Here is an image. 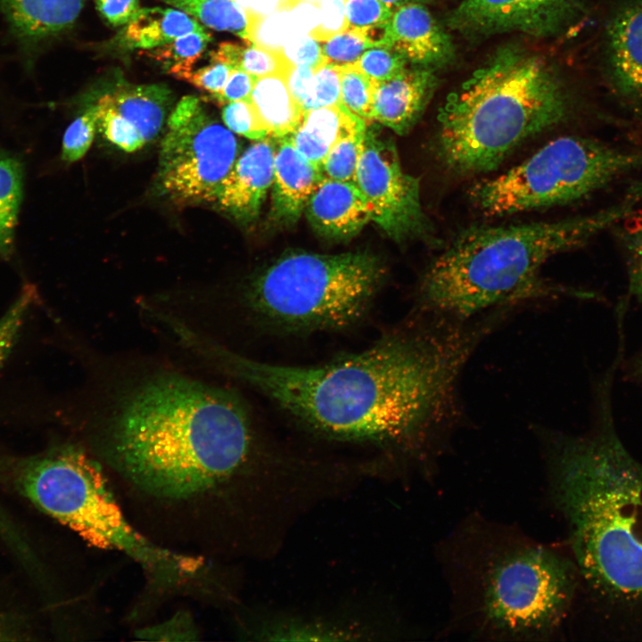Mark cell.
<instances>
[{"label": "cell", "mask_w": 642, "mask_h": 642, "mask_svg": "<svg viewBox=\"0 0 642 642\" xmlns=\"http://www.w3.org/2000/svg\"><path fill=\"white\" fill-rule=\"evenodd\" d=\"M421 314L416 328L322 366L259 362L207 342L202 354L323 434L422 449L457 420L460 375L490 330Z\"/></svg>", "instance_id": "6da1fadb"}, {"label": "cell", "mask_w": 642, "mask_h": 642, "mask_svg": "<svg viewBox=\"0 0 642 642\" xmlns=\"http://www.w3.org/2000/svg\"><path fill=\"white\" fill-rule=\"evenodd\" d=\"M604 400L589 433L552 440V492L599 633L642 640V462Z\"/></svg>", "instance_id": "7a4b0ae2"}, {"label": "cell", "mask_w": 642, "mask_h": 642, "mask_svg": "<svg viewBox=\"0 0 642 642\" xmlns=\"http://www.w3.org/2000/svg\"><path fill=\"white\" fill-rule=\"evenodd\" d=\"M116 464L157 496L191 497L237 473L253 437L242 401L180 375H156L134 389L109 424Z\"/></svg>", "instance_id": "3957f363"}, {"label": "cell", "mask_w": 642, "mask_h": 642, "mask_svg": "<svg viewBox=\"0 0 642 642\" xmlns=\"http://www.w3.org/2000/svg\"><path fill=\"white\" fill-rule=\"evenodd\" d=\"M630 210L626 203L558 221L466 228L426 269L418 292L421 313L465 321L564 293L542 279V266L584 244Z\"/></svg>", "instance_id": "277c9868"}, {"label": "cell", "mask_w": 642, "mask_h": 642, "mask_svg": "<svg viewBox=\"0 0 642 642\" xmlns=\"http://www.w3.org/2000/svg\"><path fill=\"white\" fill-rule=\"evenodd\" d=\"M567 108L540 59L505 50L447 98L438 115L437 156L456 175L489 172L521 143L562 121Z\"/></svg>", "instance_id": "5b68a950"}, {"label": "cell", "mask_w": 642, "mask_h": 642, "mask_svg": "<svg viewBox=\"0 0 642 642\" xmlns=\"http://www.w3.org/2000/svg\"><path fill=\"white\" fill-rule=\"evenodd\" d=\"M23 494L39 509L101 548L118 549L167 580L193 576L198 557L163 549L127 521L100 466L69 448L29 460L18 476Z\"/></svg>", "instance_id": "8992f818"}, {"label": "cell", "mask_w": 642, "mask_h": 642, "mask_svg": "<svg viewBox=\"0 0 642 642\" xmlns=\"http://www.w3.org/2000/svg\"><path fill=\"white\" fill-rule=\"evenodd\" d=\"M384 274L365 252H298L279 259L252 282L249 308L291 329H334L364 316Z\"/></svg>", "instance_id": "52a82bcc"}, {"label": "cell", "mask_w": 642, "mask_h": 642, "mask_svg": "<svg viewBox=\"0 0 642 642\" xmlns=\"http://www.w3.org/2000/svg\"><path fill=\"white\" fill-rule=\"evenodd\" d=\"M642 166V152L587 137L556 138L531 158L468 193L484 215L501 217L569 203Z\"/></svg>", "instance_id": "ba28073f"}, {"label": "cell", "mask_w": 642, "mask_h": 642, "mask_svg": "<svg viewBox=\"0 0 642 642\" xmlns=\"http://www.w3.org/2000/svg\"><path fill=\"white\" fill-rule=\"evenodd\" d=\"M478 618L483 630L512 638L550 635L565 620L578 593L574 563L531 545L497 552L480 575Z\"/></svg>", "instance_id": "9c48e42d"}, {"label": "cell", "mask_w": 642, "mask_h": 642, "mask_svg": "<svg viewBox=\"0 0 642 642\" xmlns=\"http://www.w3.org/2000/svg\"><path fill=\"white\" fill-rule=\"evenodd\" d=\"M238 151L234 133L210 115L198 97H183L167 119L160 144V193L180 205L216 202Z\"/></svg>", "instance_id": "30bf717a"}, {"label": "cell", "mask_w": 642, "mask_h": 642, "mask_svg": "<svg viewBox=\"0 0 642 642\" xmlns=\"http://www.w3.org/2000/svg\"><path fill=\"white\" fill-rule=\"evenodd\" d=\"M354 183L367 202L371 220L390 237L399 242L433 239L419 180L403 170L391 139L368 125Z\"/></svg>", "instance_id": "8fae6325"}, {"label": "cell", "mask_w": 642, "mask_h": 642, "mask_svg": "<svg viewBox=\"0 0 642 642\" xmlns=\"http://www.w3.org/2000/svg\"><path fill=\"white\" fill-rule=\"evenodd\" d=\"M96 104L98 127L105 138L132 152L160 133L172 104V93L160 84L121 85Z\"/></svg>", "instance_id": "7c38bea8"}, {"label": "cell", "mask_w": 642, "mask_h": 642, "mask_svg": "<svg viewBox=\"0 0 642 642\" xmlns=\"http://www.w3.org/2000/svg\"><path fill=\"white\" fill-rule=\"evenodd\" d=\"M572 7L573 0H462L449 15V24L470 34L541 35L558 29Z\"/></svg>", "instance_id": "4fadbf2b"}, {"label": "cell", "mask_w": 642, "mask_h": 642, "mask_svg": "<svg viewBox=\"0 0 642 642\" xmlns=\"http://www.w3.org/2000/svg\"><path fill=\"white\" fill-rule=\"evenodd\" d=\"M378 46L390 47L407 62L431 69L448 63L454 56L449 35L424 4L411 3L392 10Z\"/></svg>", "instance_id": "5bb4252c"}, {"label": "cell", "mask_w": 642, "mask_h": 642, "mask_svg": "<svg viewBox=\"0 0 642 642\" xmlns=\"http://www.w3.org/2000/svg\"><path fill=\"white\" fill-rule=\"evenodd\" d=\"M272 139L268 137L249 146L221 184L216 202L237 219L255 218L272 185L276 149Z\"/></svg>", "instance_id": "9a60e30c"}, {"label": "cell", "mask_w": 642, "mask_h": 642, "mask_svg": "<svg viewBox=\"0 0 642 642\" xmlns=\"http://www.w3.org/2000/svg\"><path fill=\"white\" fill-rule=\"evenodd\" d=\"M607 63L614 88L642 108V0H630L610 21Z\"/></svg>", "instance_id": "2e32d148"}, {"label": "cell", "mask_w": 642, "mask_h": 642, "mask_svg": "<svg viewBox=\"0 0 642 642\" xmlns=\"http://www.w3.org/2000/svg\"><path fill=\"white\" fill-rule=\"evenodd\" d=\"M305 210L314 229L332 239L354 236L371 220L367 202L354 182L323 178Z\"/></svg>", "instance_id": "e0dca14e"}, {"label": "cell", "mask_w": 642, "mask_h": 642, "mask_svg": "<svg viewBox=\"0 0 642 642\" xmlns=\"http://www.w3.org/2000/svg\"><path fill=\"white\" fill-rule=\"evenodd\" d=\"M435 86L431 69L406 68L393 78L376 84L373 120L399 135L407 134L418 121Z\"/></svg>", "instance_id": "ac0fdd59"}, {"label": "cell", "mask_w": 642, "mask_h": 642, "mask_svg": "<svg viewBox=\"0 0 642 642\" xmlns=\"http://www.w3.org/2000/svg\"><path fill=\"white\" fill-rule=\"evenodd\" d=\"M272 183V211L278 221L298 220L324 178L320 169L302 155L289 136L277 139Z\"/></svg>", "instance_id": "d6986e66"}, {"label": "cell", "mask_w": 642, "mask_h": 642, "mask_svg": "<svg viewBox=\"0 0 642 642\" xmlns=\"http://www.w3.org/2000/svg\"><path fill=\"white\" fill-rule=\"evenodd\" d=\"M367 122L342 103L309 111L289 136L295 148L320 169L326 154L343 138L362 133Z\"/></svg>", "instance_id": "ffe728a7"}, {"label": "cell", "mask_w": 642, "mask_h": 642, "mask_svg": "<svg viewBox=\"0 0 642 642\" xmlns=\"http://www.w3.org/2000/svg\"><path fill=\"white\" fill-rule=\"evenodd\" d=\"M83 0H0V9L14 34L29 43L40 42L70 27Z\"/></svg>", "instance_id": "44dd1931"}, {"label": "cell", "mask_w": 642, "mask_h": 642, "mask_svg": "<svg viewBox=\"0 0 642 642\" xmlns=\"http://www.w3.org/2000/svg\"><path fill=\"white\" fill-rule=\"evenodd\" d=\"M249 99L273 139L290 136L303 119L305 112L291 94L285 77L257 78Z\"/></svg>", "instance_id": "7402d4cb"}, {"label": "cell", "mask_w": 642, "mask_h": 642, "mask_svg": "<svg viewBox=\"0 0 642 642\" xmlns=\"http://www.w3.org/2000/svg\"><path fill=\"white\" fill-rule=\"evenodd\" d=\"M204 28L181 10L160 7L139 9L127 23L123 43L129 48L152 49Z\"/></svg>", "instance_id": "603a6c76"}, {"label": "cell", "mask_w": 642, "mask_h": 642, "mask_svg": "<svg viewBox=\"0 0 642 642\" xmlns=\"http://www.w3.org/2000/svg\"><path fill=\"white\" fill-rule=\"evenodd\" d=\"M193 16L207 27L227 31L245 43H259L258 32L261 17L252 8H245L235 0H164Z\"/></svg>", "instance_id": "cb8c5ba5"}, {"label": "cell", "mask_w": 642, "mask_h": 642, "mask_svg": "<svg viewBox=\"0 0 642 642\" xmlns=\"http://www.w3.org/2000/svg\"><path fill=\"white\" fill-rule=\"evenodd\" d=\"M210 58L213 62H222L232 69L242 70L256 78L268 76L286 78L292 66L284 50L268 47L260 43L244 46L224 42L210 53Z\"/></svg>", "instance_id": "d4e9b609"}, {"label": "cell", "mask_w": 642, "mask_h": 642, "mask_svg": "<svg viewBox=\"0 0 642 642\" xmlns=\"http://www.w3.org/2000/svg\"><path fill=\"white\" fill-rule=\"evenodd\" d=\"M22 187V164L14 156L0 150V257L2 258H9L13 251Z\"/></svg>", "instance_id": "484cf974"}, {"label": "cell", "mask_w": 642, "mask_h": 642, "mask_svg": "<svg viewBox=\"0 0 642 642\" xmlns=\"http://www.w3.org/2000/svg\"><path fill=\"white\" fill-rule=\"evenodd\" d=\"M210 41L211 35L206 30L191 32L150 49L149 55L170 74L186 80Z\"/></svg>", "instance_id": "4316f807"}, {"label": "cell", "mask_w": 642, "mask_h": 642, "mask_svg": "<svg viewBox=\"0 0 642 642\" xmlns=\"http://www.w3.org/2000/svg\"><path fill=\"white\" fill-rule=\"evenodd\" d=\"M342 29L364 35L378 46L389 22L392 9L380 0H343Z\"/></svg>", "instance_id": "83f0119b"}, {"label": "cell", "mask_w": 642, "mask_h": 642, "mask_svg": "<svg viewBox=\"0 0 642 642\" xmlns=\"http://www.w3.org/2000/svg\"><path fill=\"white\" fill-rule=\"evenodd\" d=\"M374 84L354 65L340 67V101L367 123L373 120Z\"/></svg>", "instance_id": "f1b7e54d"}, {"label": "cell", "mask_w": 642, "mask_h": 642, "mask_svg": "<svg viewBox=\"0 0 642 642\" xmlns=\"http://www.w3.org/2000/svg\"><path fill=\"white\" fill-rule=\"evenodd\" d=\"M365 133L343 138L332 147L320 165L324 178L354 182Z\"/></svg>", "instance_id": "f546056e"}, {"label": "cell", "mask_w": 642, "mask_h": 642, "mask_svg": "<svg viewBox=\"0 0 642 642\" xmlns=\"http://www.w3.org/2000/svg\"><path fill=\"white\" fill-rule=\"evenodd\" d=\"M319 43L324 65L338 67L354 64L366 49L374 46L364 35L349 29L338 30Z\"/></svg>", "instance_id": "4dcf8cb0"}, {"label": "cell", "mask_w": 642, "mask_h": 642, "mask_svg": "<svg viewBox=\"0 0 642 642\" xmlns=\"http://www.w3.org/2000/svg\"><path fill=\"white\" fill-rule=\"evenodd\" d=\"M98 127V107L95 104L77 117L67 128L62 144V159L66 162L80 160L89 150Z\"/></svg>", "instance_id": "1f68e13d"}, {"label": "cell", "mask_w": 642, "mask_h": 642, "mask_svg": "<svg viewBox=\"0 0 642 642\" xmlns=\"http://www.w3.org/2000/svg\"><path fill=\"white\" fill-rule=\"evenodd\" d=\"M407 61L395 50L387 46L366 49L354 65L374 84L388 81L407 67Z\"/></svg>", "instance_id": "d6a6232c"}, {"label": "cell", "mask_w": 642, "mask_h": 642, "mask_svg": "<svg viewBox=\"0 0 642 642\" xmlns=\"http://www.w3.org/2000/svg\"><path fill=\"white\" fill-rule=\"evenodd\" d=\"M339 103L340 67L323 65L314 71L301 109L307 112Z\"/></svg>", "instance_id": "836d02e7"}, {"label": "cell", "mask_w": 642, "mask_h": 642, "mask_svg": "<svg viewBox=\"0 0 642 642\" xmlns=\"http://www.w3.org/2000/svg\"><path fill=\"white\" fill-rule=\"evenodd\" d=\"M225 126L233 133L251 140H263L268 134L250 99L225 104L222 110Z\"/></svg>", "instance_id": "e575fe53"}, {"label": "cell", "mask_w": 642, "mask_h": 642, "mask_svg": "<svg viewBox=\"0 0 642 642\" xmlns=\"http://www.w3.org/2000/svg\"><path fill=\"white\" fill-rule=\"evenodd\" d=\"M35 297V288L31 285H27L12 306L0 319V366L10 353L25 314Z\"/></svg>", "instance_id": "d590c367"}, {"label": "cell", "mask_w": 642, "mask_h": 642, "mask_svg": "<svg viewBox=\"0 0 642 642\" xmlns=\"http://www.w3.org/2000/svg\"><path fill=\"white\" fill-rule=\"evenodd\" d=\"M144 640L193 641L198 639L199 631L189 613L179 612L161 623L143 628L136 632Z\"/></svg>", "instance_id": "8d00e7d4"}, {"label": "cell", "mask_w": 642, "mask_h": 642, "mask_svg": "<svg viewBox=\"0 0 642 642\" xmlns=\"http://www.w3.org/2000/svg\"><path fill=\"white\" fill-rule=\"evenodd\" d=\"M256 80L255 77L242 70L232 69L222 90L211 96L221 105L235 101L248 100Z\"/></svg>", "instance_id": "74e56055"}, {"label": "cell", "mask_w": 642, "mask_h": 642, "mask_svg": "<svg viewBox=\"0 0 642 642\" xmlns=\"http://www.w3.org/2000/svg\"><path fill=\"white\" fill-rule=\"evenodd\" d=\"M231 70L232 68L225 63L213 62L195 72L192 71L186 80L199 89L213 95L222 90Z\"/></svg>", "instance_id": "f35d334b"}, {"label": "cell", "mask_w": 642, "mask_h": 642, "mask_svg": "<svg viewBox=\"0 0 642 642\" xmlns=\"http://www.w3.org/2000/svg\"><path fill=\"white\" fill-rule=\"evenodd\" d=\"M102 16L111 24L128 23L139 10V0H95Z\"/></svg>", "instance_id": "ab89813d"}, {"label": "cell", "mask_w": 642, "mask_h": 642, "mask_svg": "<svg viewBox=\"0 0 642 642\" xmlns=\"http://www.w3.org/2000/svg\"><path fill=\"white\" fill-rule=\"evenodd\" d=\"M628 256L630 285L642 300V226L630 236Z\"/></svg>", "instance_id": "60d3db41"}, {"label": "cell", "mask_w": 642, "mask_h": 642, "mask_svg": "<svg viewBox=\"0 0 642 642\" xmlns=\"http://www.w3.org/2000/svg\"><path fill=\"white\" fill-rule=\"evenodd\" d=\"M291 62L295 65L308 66L314 70L320 68L324 65L320 43L310 36L302 39Z\"/></svg>", "instance_id": "b9f144b4"}, {"label": "cell", "mask_w": 642, "mask_h": 642, "mask_svg": "<svg viewBox=\"0 0 642 642\" xmlns=\"http://www.w3.org/2000/svg\"><path fill=\"white\" fill-rule=\"evenodd\" d=\"M381 2L384 3L388 6H390L392 10L396 7L411 4V3H420V4H426L430 0H380Z\"/></svg>", "instance_id": "7bdbcfd3"}, {"label": "cell", "mask_w": 642, "mask_h": 642, "mask_svg": "<svg viewBox=\"0 0 642 642\" xmlns=\"http://www.w3.org/2000/svg\"><path fill=\"white\" fill-rule=\"evenodd\" d=\"M637 372H638V375L642 378V358L639 359V361L638 363Z\"/></svg>", "instance_id": "ee69618b"}, {"label": "cell", "mask_w": 642, "mask_h": 642, "mask_svg": "<svg viewBox=\"0 0 642 642\" xmlns=\"http://www.w3.org/2000/svg\"><path fill=\"white\" fill-rule=\"evenodd\" d=\"M642 193V192H641Z\"/></svg>", "instance_id": "f6af8a7d"}]
</instances>
